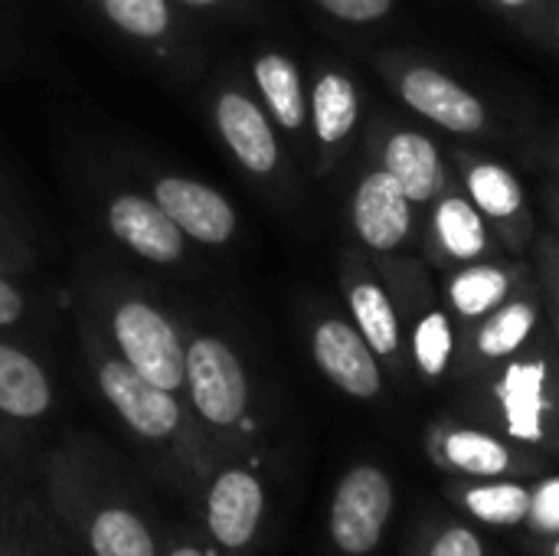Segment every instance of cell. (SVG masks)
<instances>
[{
    "label": "cell",
    "mask_w": 559,
    "mask_h": 556,
    "mask_svg": "<svg viewBox=\"0 0 559 556\" xmlns=\"http://www.w3.org/2000/svg\"><path fill=\"white\" fill-rule=\"evenodd\" d=\"M531 511H537V518H540L544 528H559V482H547L537 492Z\"/></svg>",
    "instance_id": "obj_30"
},
{
    "label": "cell",
    "mask_w": 559,
    "mask_h": 556,
    "mask_svg": "<svg viewBox=\"0 0 559 556\" xmlns=\"http://www.w3.org/2000/svg\"><path fill=\"white\" fill-rule=\"evenodd\" d=\"M534 272H537V285H540V298L544 308L554 318V331L559 341V236L557 233H544L534 236Z\"/></svg>",
    "instance_id": "obj_27"
},
{
    "label": "cell",
    "mask_w": 559,
    "mask_h": 556,
    "mask_svg": "<svg viewBox=\"0 0 559 556\" xmlns=\"http://www.w3.org/2000/svg\"><path fill=\"white\" fill-rule=\"evenodd\" d=\"M314 3L344 23H373L383 20L396 0H314Z\"/></svg>",
    "instance_id": "obj_28"
},
{
    "label": "cell",
    "mask_w": 559,
    "mask_h": 556,
    "mask_svg": "<svg viewBox=\"0 0 559 556\" xmlns=\"http://www.w3.org/2000/svg\"><path fill=\"white\" fill-rule=\"evenodd\" d=\"M85 544L92 556H157L154 534L128 505H95L85 521Z\"/></svg>",
    "instance_id": "obj_19"
},
{
    "label": "cell",
    "mask_w": 559,
    "mask_h": 556,
    "mask_svg": "<svg viewBox=\"0 0 559 556\" xmlns=\"http://www.w3.org/2000/svg\"><path fill=\"white\" fill-rule=\"evenodd\" d=\"M265 514L262 482L246 469H226L213 478L206 492V528L213 541L226 551H242L252 544Z\"/></svg>",
    "instance_id": "obj_12"
},
{
    "label": "cell",
    "mask_w": 559,
    "mask_h": 556,
    "mask_svg": "<svg viewBox=\"0 0 559 556\" xmlns=\"http://www.w3.org/2000/svg\"><path fill=\"white\" fill-rule=\"evenodd\" d=\"M498 7H504V10H511V13H527V10H534L540 0H495Z\"/></svg>",
    "instance_id": "obj_33"
},
{
    "label": "cell",
    "mask_w": 559,
    "mask_h": 556,
    "mask_svg": "<svg viewBox=\"0 0 559 556\" xmlns=\"http://www.w3.org/2000/svg\"><path fill=\"white\" fill-rule=\"evenodd\" d=\"M49 383L33 357L0 344V413L36 419L49 410Z\"/></svg>",
    "instance_id": "obj_22"
},
{
    "label": "cell",
    "mask_w": 559,
    "mask_h": 556,
    "mask_svg": "<svg viewBox=\"0 0 559 556\" xmlns=\"http://www.w3.org/2000/svg\"><path fill=\"white\" fill-rule=\"evenodd\" d=\"M557 167H559V147H557Z\"/></svg>",
    "instance_id": "obj_38"
},
{
    "label": "cell",
    "mask_w": 559,
    "mask_h": 556,
    "mask_svg": "<svg viewBox=\"0 0 559 556\" xmlns=\"http://www.w3.org/2000/svg\"><path fill=\"white\" fill-rule=\"evenodd\" d=\"M115 338L124 360L154 387L180 390L187 380V354L174 328L144 301H128L115 315Z\"/></svg>",
    "instance_id": "obj_5"
},
{
    "label": "cell",
    "mask_w": 559,
    "mask_h": 556,
    "mask_svg": "<svg viewBox=\"0 0 559 556\" xmlns=\"http://www.w3.org/2000/svg\"><path fill=\"white\" fill-rule=\"evenodd\" d=\"M445 459L455 469H462L468 475H481V478L501 475L511 465L508 446L498 442L495 436L475 433V429H455V433H449L445 436Z\"/></svg>",
    "instance_id": "obj_24"
},
{
    "label": "cell",
    "mask_w": 559,
    "mask_h": 556,
    "mask_svg": "<svg viewBox=\"0 0 559 556\" xmlns=\"http://www.w3.org/2000/svg\"><path fill=\"white\" fill-rule=\"evenodd\" d=\"M544 203H547V213H550V220H554V226H557V236H559V187L547 184V190H544Z\"/></svg>",
    "instance_id": "obj_32"
},
{
    "label": "cell",
    "mask_w": 559,
    "mask_h": 556,
    "mask_svg": "<svg viewBox=\"0 0 559 556\" xmlns=\"http://www.w3.org/2000/svg\"><path fill=\"white\" fill-rule=\"evenodd\" d=\"M187 387L197 413L213 426H236L249 406V387L239 357L216 338L187 347Z\"/></svg>",
    "instance_id": "obj_6"
},
{
    "label": "cell",
    "mask_w": 559,
    "mask_h": 556,
    "mask_svg": "<svg viewBox=\"0 0 559 556\" xmlns=\"http://www.w3.org/2000/svg\"><path fill=\"white\" fill-rule=\"evenodd\" d=\"M455 347H459V334H455V318L449 315V308L429 292H423L419 298V315L413 318L409 328V351H413V364L426 380H442L455 360Z\"/></svg>",
    "instance_id": "obj_18"
},
{
    "label": "cell",
    "mask_w": 559,
    "mask_h": 556,
    "mask_svg": "<svg viewBox=\"0 0 559 556\" xmlns=\"http://www.w3.org/2000/svg\"><path fill=\"white\" fill-rule=\"evenodd\" d=\"M311 347H314V360L324 370V377L334 387H341L347 397H354V400L380 397V390H383L380 360H377L373 347L364 341V334L357 331V324H350L344 318H324L314 328Z\"/></svg>",
    "instance_id": "obj_10"
},
{
    "label": "cell",
    "mask_w": 559,
    "mask_h": 556,
    "mask_svg": "<svg viewBox=\"0 0 559 556\" xmlns=\"http://www.w3.org/2000/svg\"><path fill=\"white\" fill-rule=\"evenodd\" d=\"M540 321H544V298L534 272V279L521 285L501 308H495L488 318L472 324V351L485 364L511 360L527 347Z\"/></svg>",
    "instance_id": "obj_13"
},
{
    "label": "cell",
    "mask_w": 559,
    "mask_h": 556,
    "mask_svg": "<svg viewBox=\"0 0 559 556\" xmlns=\"http://www.w3.org/2000/svg\"><path fill=\"white\" fill-rule=\"evenodd\" d=\"M311 118H314V134L324 147L344 144L360 118V95L357 85L344 72H324L314 82V98H311Z\"/></svg>",
    "instance_id": "obj_21"
},
{
    "label": "cell",
    "mask_w": 559,
    "mask_h": 556,
    "mask_svg": "<svg viewBox=\"0 0 559 556\" xmlns=\"http://www.w3.org/2000/svg\"><path fill=\"white\" fill-rule=\"evenodd\" d=\"M255 85L262 88L269 111L288 131H298L308 118V102L295 62L282 52H269L255 62Z\"/></svg>",
    "instance_id": "obj_23"
},
{
    "label": "cell",
    "mask_w": 559,
    "mask_h": 556,
    "mask_svg": "<svg viewBox=\"0 0 559 556\" xmlns=\"http://www.w3.org/2000/svg\"><path fill=\"white\" fill-rule=\"evenodd\" d=\"M452 164H455L465 197L488 220L498 242L511 249L514 256H524V249L537 236V226H534L527 193L518 174L508 164L485 157V154H472V151H455Z\"/></svg>",
    "instance_id": "obj_1"
},
{
    "label": "cell",
    "mask_w": 559,
    "mask_h": 556,
    "mask_svg": "<svg viewBox=\"0 0 559 556\" xmlns=\"http://www.w3.org/2000/svg\"><path fill=\"white\" fill-rule=\"evenodd\" d=\"M429 556H485V554H481V541H478L468 528H452V531H445V534L436 541V547H432V554Z\"/></svg>",
    "instance_id": "obj_29"
},
{
    "label": "cell",
    "mask_w": 559,
    "mask_h": 556,
    "mask_svg": "<svg viewBox=\"0 0 559 556\" xmlns=\"http://www.w3.org/2000/svg\"><path fill=\"white\" fill-rule=\"evenodd\" d=\"M501 242L478 206L452 184L442 197L429 203V220L423 233V259L432 269H455L465 262L498 256Z\"/></svg>",
    "instance_id": "obj_3"
},
{
    "label": "cell",
    "mask_w": 559,
    "mask_h": 556,
    "mask_svg": "<svg viewBox=\"0 0 559 556\" xmlns=\"http://www.w3.org/2000/svg\"><path fill=\"white\" fill-rule=\"evenodd\" d=\"M380 167L403 187L413 206H429L452 187L439 144L419 128H390L380 141Z\"/></svg>",
    "instance_id": "obj_11"
},
{
    "label": "cell",
    "mask_w": 559,
    "mask_h": 556,
    "mask_svg": "<svg viewBox=\"0 0 559 556\" xmlns=\"http://www.w3.org/2000/svg\"><path fill=\"white\" fill-rule=\"evenodd\" d=\"M544 387H547V364L537 357L514 360L498 383V400L508 413V426L524 439H540L544 419Z\"/></svg>",
    "instance_id": "obj_20"
},
{
    "label": "cell",
    "mask_w": 559,
    "mask_h": 556,
    "mask_svg": "<svg viewBox=\"0 0 559 556\" xmlns=\"http://www.w3.org/2000/svg\"><path fill=\"white\" fill-rule=\"evenodd\" d=\"M167 556H210L206 551H200V547H193V544H174Z\"/></svg>",
    "instance_id": "obj_34"
},
{
    "label": "cell",
    "mask_w": 559,
    "mask_h": 556,
    "mask_svg": "<svg viewBox=\"0 0 559 556\" xmlns=\"http://www.w3.org/2000/svg\"><path fill=\"white\" fill-rule=\"evenodd\" d=\"M20 311H23L20 292H16L10 282L0 279V324H13V321L20 318Z\"/></svg>",
    "instance_id": "obj_31"
},
{
    "label": "cell",
    "mask_w": 559,
    "mask_h": 556,
    "mask_svg": "<svg viewBox=\"0 0 559 556\" xmlns=\"http://www.w3.org/2000/svg\"><path fill=\"white\" fill-rule=\"evenodd\" d=\"M105 13L131 36H160L167 26L164 0H105Z\"/></svg>",
    "instance_id": "obj_26"
},
{
    "label": "cell",
    "mask_w": 559,
    "mask_h": 556,
    "mask_svg": "<svg viewBox=\"0 0 559 556\" xmlns=\"http://www.w3.org/2000/svg\"><path fill=\"white\" fill-rule=\"evenodd\" d=\"M111 233L151 262H174L183 252L180 226L144 197H118L108 210Z\"/></svg>",
    "instance_id": "obj_15"
},
{
    "label": "cell",
    "mask_w": 559,
    "mask_h": 556,
    "mask_svg": "<svg viewBox=\"0 0 559 556\" xmlns=\"http://www.w3.org/2000/svg\"><path fill=\"white\" fill-rule=\"evenodd\" d=\"M468 508L475 518L488 521V524H521L531 508H534V495L521 485H488V488H475L468 492Z\"/></svg>",
    "instance_id": "obj_25"
},
{
    "label": "cell",
    "mask_w": 559,
    "mask_h": 556,
    "mask_svg": "<svg viewBox=\"0 0 559 556\" xmlns=\"http://www.w3.org/2000/svg\"><path fill=\"white\" fill-rule=\"evenodd\" d=\"M98 387L138 436L164 442L180 429V406L170 390L144 380L128 360H105L98 367Z\"/></svg>",
    "instance_id": "obj_9"
},
{
    "label": "cell",
    "mask_w": 559,
    "mask_h": 556,
    "mask_svg": "<svg viewBox=\"0 0 559 556\" xmlns=\"http://www.w3.org/2000/svg\"><path fill=\"white\" fill-rule=\"evenodd\" d=\"M216 121L219 131L226 138V144L233 147V154L252 170V174H269L278 164V141L272 134V125L265 118V111L239 95V92H226L216 105Z\"/></svg>",
    "instance_id": "obj_16"
},
{
    "label": "cell",
    "mask_w": 559,
    "mask_h": 556,
    "mask_svg": "<svg viewBox=\"0 0 559 556\" xmlns=\"http://www.w3.org/2000/svg\"><path fill=\"white\" fill-rule=\"evenodd\" d=\"M554 556H559V541H557V547H554Z\"/></svg>",
    "instance_id": "obj_37"
},
{
    "label": "cell",
    "mask_w": 559,
    "mask_h": 556,
    "mask_svg": "<svg viewBox=\"0 0 559 556\" xmlns=\"http://www.w3.org/2000/svg\"><path fill=\"white\" fill-rule=\"evenodd\" d=\"M154 190H157L160 210L197 242L219 246L233 236L236 213L226 203V197H219L216 190L197 180H183V177H164Z\"/></svg>",
    "instance_id": "obj_14"
},
{
    "label": "cell",
    "mask_w": 559,
    "mask_h": 556,
    "mask_svg": "<svg viewBox=\"0 0 559 556\" xmlns=\"http://www.w3.org/2000/svg\"><path fill=\"white\" fill-rule=\"evenodd\" d=\"M554 36H557V43H559V13H557V20H554Z\"/></svg>",
    "instance_id": "obj_36"
},
{
    "label": "cell",
    "mask_w": 559,
    "mask_h": 556,
    "mask_svg": "<svg viewBox=\"0 0 559 556\" xmlns=\"http://www.w3.org/2000/svg\"><path fill=\"white\" fill-rule=\"evenodd\" d=\"M350 223L357 229V239L370 252H396L416 233L413 200L383 167H373L370 174L360 177L354 190Z\"/></svg>",
    "instance_id": "obj_8"
},
{
    "label": "cell",
    "mask_w": 559,
    "mask_h": 556,
    "mask_svg": "<svg viewBox=\"0 0 559 556\" xmlns=\"http://www.w3.org/2000/svg\"><path fill=\"white\" fill-rule=\"evenodd\" d=\"M183 3H190V7H206V3H213V0H183Z\"/></svg>",
    "instance_id": "obj_35"
},
{
    "label": "cell",
    "mask_w": 559,
    "mask_h": 556,
    "mask_svg": "<svg viewBox=\"0 0 559 556\" xmlns=\"http://www.w3.org/2000/svg\"><path fill=\"white\" fill-rule=\"evenodd\" d=\"M534 279V265L524 259H478L455 269H445L442 305L455 318V324H478L495 308H501L521 285Z\"/></svg>",
    "instance_id": "obj_7"
},
{
    "label": "cell",
    "mask_w": 559,
    "mask_h": 556,
    "mask_svg": "<svg viewBox=\"0 0 559 556\" xmlns=\"http://www.w3.org/2000/svg\"><path fill=\"white\" fill-rule=\"evenodd\" d=\"M396 95L432 125L452 134H488L491 108L449 72L426 62H403L393 72Z\"/></svg>",
    "instance_id": "obj_2"
},
{
    "label": "cell",
    "mask_w": 559,
    "mask_h": 556,
    "mask_svg": "<svg viewBox=\"0 0 559 556\" xmlns=\"http://www.w3.org/2000/svg\"><path fill=\"white\" fill-rule=\"evenodd\" d=\"M393 511V485L390 478L373 469V465H357L350 469L331 505V537L334 544L350 556L370 554Z\"/></svg>",
    "instance_id": "obj_4"
},
{
    "label": "cell",
    "mask_w": 559,
    "mask_h": 556,
    "mask_svg": "<svg viewBox=\"0 0 559 556\" xmlns=\"http://www.w3.org/2000/svg\"><path fill=\"white\" fill-rule=\"evenodd\" d=\"M347 305L357 331L373 347V354L396 357L403 347V318L393 292L373 275H357L347 282Z\"/></svg>",
    "instance_id": "obj_17"
}]
</instances>
